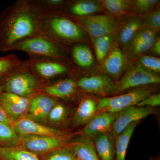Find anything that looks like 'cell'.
<instances>
[{"mask_svg": "<svg viewBox=\"0 0 160 160\" xmlns=\"http://www.w3.org/2000/svg\"><path fill=\"white\" fill-rule=\"evenodd\" d=\"M40 15L33 0H17L4 9L0 14V51H12L23 40L42 35Z\"/></svg>", "mask_w": 160, "mask_h": 160, "instance_id": "obj_1", "label": "cell"}, {"mask_svg": "<svg viewBox=\"0 0 160 160\" xmlns=\"http://www.w3.org/2000/svg\"><path fill=\"white\" fill-rule=\"evenodd\" d=\"M42 34L62 47L84 43L88 36L84 29L70 18L57 13L40 15Z\"/></svg>", "mask_w": 160, "mask_h": 160, "instance_id": "obj_2", "label": "cell"}, {"mask_svg": "<svg viewBox=\"0 0 160 160\" xmlns=\"http://www.w3.org/2000/svg\"><path fill=\"white\" fill-rule=\"evenodd\" d=\"M13 50L27 53L29 58L48 59L65 62L68 59L66 48L42 35L23 40L14 46Z\"/></svg>", "mask_w": 160, "mask_h": 160, "instance_id": "obj_3", "label": "cell"}, {"mask_svg": "<svg viewBox=\"0 0 160 160\" xmlns=\"http://www.w3.org/2000/svg\"><path fill=\"white\" fill-rule=\"evenodd\" d=\"M42 81L23 61L21 66L5 80L2 86L3 91L30 98L38 92Z\"/></svg>", "mask_w": 160, "mask_h": 160, "instance_id": "obj_4", "label": "cell"}, {"mask_svg": "<svg viewBox=\"0 0 160 160\" xmlns=\"http://www.w3.org/2000/svg\"><path fill=\"white\" fill-rule=\"evenodd\" d=\"M70 18L79 25L92 39L106 35L117 34L122 24L118 19L109 13Z\"/></svg>", "mask_w": 160, "mask_h": 160, "instance_id": "obj_5", "label": "cell"}, {"mask_svg": "<svg viewBox=\"0 0 160 160\" xmlns=\"http://www.w3.org/2000/svg\"><path fill=\"white\" fill-rule=\"evenodd\" d=\"M153 92L151 87L143 86L125 94L102 98L98 102L96 114L104 112H119L128 107L136 106L138 103L152 94Z\"/></svg>", "mask_w": 160, "mask_h": 160, "instance_id": "obj_6", "label": "cell"}, {"mask_svg": "<svg viewBox=\"0 0 160 160\" xmlns=\"http://www.w3.org/2000/svg\"><path fill=\"white\" fill-rule=\"evenodd\" d=\"M20 145L22 149L37 155L45 154L49 152L66 146L70 137L38 135H21Z\"/></svg>", "mask_w": 160, "mask_h": 160, "instance_id": "obj_7", "label": "cell"}, {"mask_svg": "<svg viewBox=\"0 0 160 160\" xmlns=\"http://www.w3.org/2000/svg\"><path fill=\"white\" fill-rule=\"evenodd\" d=\"M160 82V78L158 74L150 72L137 64L130 67L117 82V93L130 88L158 84Z\"/></svg>", "mask_w": 160, "mask_h": 160, "instance_id": "obj_8", "label": "cell"}, {"mask_svg": "<svg viewBox=\"0 0 160 160\" xmlns=\"http://www.w3.org/2000/svg\"><path fill=\"white\" fill-rule=\"evenodd\" d=\"M76 82L78 88L92 95L105 98L117 92V82L105 73L84 77Z\"/></svg>", "mask_w": 160, "mask_h": 160, "instance_id": "obj_9", "label": "cell"}, {"mask_svg": "<svg viewBox=\"0 0 160 160\" xmlns=\"http://www.w3.org/2000/svg\"><path fill=\"white\" fill-rule=\"evenodd\" d=\"M154 112V108L149 107L132 106L123 109L119 112L109 133L114 140L132 123L137 122Z\"/></svg>", "mask_w": 160, "mask_h": 160, "instance_id": "obj_10", "label": "cell"}, {"mask_svg": "<svg viewBox=\"0 0 160 160\" xmlns=\"http://www.w3.org/2000/svg\"><path fill=\"white\" fill-rule=\"evenodd\" d=\"M32 71L42 80H51L66 74L69 68L65 62L48 59L29 58L25 61Z\"/></svg>", "mask_w": 160, "mask_h": 160, "instance_id": "obj_11", "label": "cell"}, {"mask_svg": "<svg viewBox=\"0 0 160 160\" xmlns=\"http://www.w3.org/2000/svg\"><path fill=\"white\" fill-rule=\"evenodd\" d=\"M157 32L143 27L132 40L125 55L127 62L134 61L149 52L157 38Z\"/></svg>", "mask_w": 160, "mask_h": 160, "instance_id": "obj_12", "label": "cell"}, {"mask_svg": "<svg viewBox=\"0 0 160 160\" xmlns=\"http://www.w3.org/2000/svg\"><path fill=\"white\" fill-rule=\"evenodd\" d=\"M12 128L18 136L60 137L66 135L64 132L44 126L27 117H22L15 121Z\"/></svg>", "mask_w": 160, "mask_h": 160, "instance_id": "obj_13", "label": "cell"}, {"mask_svg": "<svg viewBox=\"0 0 160 160\" xmlns=\"http://www.w3.org/2000/svg\"><path fill=\"white\" fill-rule=\"evenodd\" d=\"M57 103L56 99L46 95L35 96L30 100L27 117L37 122H46L49 112Z\"/></svg>", "mask_w": 160, "mask_h": 160, "instance_id": "obj_14", "label": "cell"}, {"mask_svg": "<svg viewBox=\"0 0 160 160\" xmlns=\"http://www.w3.org/2000/svg\"><path fill=\"white\" fill-rule=\"evenodd\" d=\"M30 100V98L22 97L6 92H0V105L13 122L22 118L27 111Z\"/></svg>", "mask_w": 160, "mask_h": 160, "instance_id": "obj_15", "label": "cell"}, {"mask_svg": "<svg viewBox=\"0 0 160 160\" xmlns=\"http://www.w3.org/2000/svg\"><path fill=\"white\" fill-rule=\"evenodd\" d=\"M127 61L117 42L112 47L102 67L104 73L112 80L119 79L126 68Z\"/></svg>", "mask_w": 160, "mask_h": 160, "instance_id": "obj_16", "label": "cell"}, {"mask_svg": "<svg viewBox=\"0 0 160 160\" xmlns=\"http://www.w3.org/2000/svg\"><path fill=\"white\" fill-rule=\"evenodd\" d=\"M102 9V1L82 0L66 2L63 7L54 13L68 14L71 18H82L94 14Z\"/></svg>", "mask_w": 160, "mask_h": 160, "instance_id": "obj_17", "label": "cell"}, {"mask_svg": "<svg viewBox=\"0 0 160 160\" xmlns=\"http://www.w3.org/2000/svg\"><path fill=\"white\" fill-rule=\"evenodd\" d=\"M118 113L104 112L96 114L85 125L82 130L83 134L92 139L99 135L109 132Z\"/></svg>", "mask_w": 160, "mask_h": 160, "instance_id": "obj_18", "label": "cell"}, {"mask_svg": "<svg viewBox=\"0 0 160 160\" xmlns=\"http://www.w3.org/2000/svg\"><path fill=\"white\" fill-rule=\"evenodd\" d=\"M143 27L142 18L137 16H130L122 23L117 34V42L124 54L135 35Z\"/></svg>", "mask_w": 160, "mask_h": 160, "instance_id": "obj_19", "label": "cell"}, {"mask_svg": "<svg viewBox=\"0 0 160 160\" xmlns=\"http://www.w3.org/2000/svg\"><path fill=\"white\" fill-rule=\"evenodd\" d=\"M78 88L77 82L71 78H66L43 86V94L54 98L65 99L73 96Z\"/></svg>", "mask_w": 160, "mask_h": 160, "instance_id": "obj_20", "label": "cell"}, {"mask_svg": "<svg viewBox=\"0 0 160 160\" xmlns=\"http://www.w3.org/2000/svg\"><path fill=\"white\" fill-rule=\"evenodd\" d=\"M69 146L78 160H100L92 139L84 135L72 142Z\"/></svg>", "mask_w": 160, "mask_h": 160, "instance_id": "obj_21", "label": "cell"}, {"mask_svg": "<svg viewBox=\"0 0 160 160\" xmlns=\"http://www.w3.org/2000/svg\"><path fill=\"white\" fill-rule=\"evenodd\" d=\"M98 102L94 99L87 98L82 100L73 116V124L75 126L86 125L95 115Z\"/></svg>", "mask_w": 160, "mask_h": 160, "instance_id": "obj_22", "label": "cell"}, {"mask_svg": "<svg viewBox=\"0 0 160 160\" xmlns=\"http://www.w3.org/2000/svg\"><path fill=\"white\" fill-rule=\"evenodd\" d=\"M92 140L100 160H114V139L109 132L97 136Z\"/></svg>", "mask_w": 160, "mask_h": 160, "instance_id": "obj_23", "label": "cell"}, {"mask_svg": "<svg viewBox=\"0 0 160 160\" xmlns=\"http://www.w3.org/2000/svg\"><path fill=\"white\" fill-rule=\"evenodd\" d=\"M72 58L77 66L82 69H88L93 66L94 58L91 49L84 43L73 45L71 49Z\"/></svg>", "mask_w": 160, "mask_h": 160, "instance_id": "obj_24", "label": "cell"}, {"mask_svg": "<svg viewBox=\"0 0 160 160\" xmlns=\"http://www.w3.org/2000/svg\"><path fill=\"white\" fill-rule=\"evenodd\" d=\"M92 40L94 46L97 62L99 66H102L112 47L117 42V34L106 35L92 39Z\"/></svg>", "mask_w": 160, "mask_h": 160, "instance_id": "obj_25", "label": "cell"}, {"mask_svg": "<svg viewBox=\"0 0 160 160\" xmlns=\"http://www.w3.org/2000/svg\"><path fill=\"white\" fill-rule=\"evenodd\" d=\"M137 122L132 123L115 139V160H126L127 148Z\"/></svg>", "mask_w": 160, "mask_h": 160, "instance_id": "obj_26", "label": "cell"}, {"mask_svg": "<svg viewBox=\"0 0 160 160\" xmlns=\"http://www.w3.org/2000/svg\"><path fill=\"white\" fill-rule=\"evenodd\" d=\"M0 159L2 160H40L37 155L22 148L0 146Z\"/></svg>", "mask_w": 160, "mask_h": 160, "instance_id": "obj_27", "label": "cell"}, {"mask_svg": "<svg viewBox=\"0 0 160 160\" xmlns=\"http://www.w3.org/2000/svg\"><path fill=\"white\" fill-rule=\"evenodd\" d=\"M132 1L104 0L102 1L103 8L113 16L123 15L130 12Z\"/></svg>", "mask_w": 160, "mask_h": 160, "instance_id": "obj_28", "label": "cell"}, {"mask_svg": "<svg viewBox=\"0 0 160 160\" xmlns=\"http://www.w3.org/2000/svg\"><path fill=\"white\" fill-rule=\"evenodd\" d=\"M14 54H10L0 57V79L5 80L22 63Z\"/></svg>", "mask_w": 160, "mask_h": 160, "instance_id": "obj_29", "label": "cell"}, {"mask_svg": "<svg viewBox=\"0 0 160 160\" xmlns=\"http://www.w3.org/2000/svg\"><path fill=\"white\" fill-rule=\"evenodd\" d=\"M160 1L158 0H136L132 1L130 7V13L133 15L141 16L158 7Z\"/></svg>", "mask_w": 160, "mask_h": 160, "instance_id": "obj_30", "label": "cell"}, {"mask_svg": "<svg viewBox=\"0 0 160 160\" xmlns=\"http://www.w3.org/2000/svg\"><path fill=\"white\" fill-rule=\"evenodd\" d=\"M19 136L14 131L12 127L0 122V143L8 145L7 146L17 147L20 145Z\"/></svg>", "mask_w": 160, "mask_h": 160, "instance_id": "obj_31", "label": "cell"}, {"mask_svg": "<svg viewBox=\"0 0 160 160\" xmlns=\"http://www.w3.org/2000/svg\"><path fill=\"white\" fill-rule=\"evenodd\" d=\"M77 158L70 146H65L44 154L43 160H75Z\"/></svg>", "mask_w": 160, "mask_h": 160, "instance_id": "obj_32", "label": "cell"}, {"mask_svg": "<svg viewBox=\"0 0 160 160\" xmlns=\"http://www.w3.org/2000/svg\"><path fill=\"white\" fill-rule=\"evenodd\" d=\"M143 21V27L158 32L160 29V10L158 7L154 10L141 16Z\"/></svg>", "mask_w": 160, "mask_h": 160, "instance_id": "obj_33", "label": "cell"}, {"mask_svg": "<svg viewBox=\"0 0 160 160\" xmlns=\"http://www.w3.org/2000/svg\"><path fill=\"white\" fill-rule=\"evenodd\" d=\"M137 59V64L146 70L157 74L160 72V59L158 58L143 55Z\"/></svg>", "mask_w": 160, "mask_h": 160, "instance_id": "obj_34", "label": "cell"}, {"mask_svg": "<svg viewBox=\"0 0 160 160\" xmlns=\"http://www.w3.org/2000/svg\"><path fill=\"white\" fill-rule=\"evenodd\" d=\"M66 109L62 104L57 103L49 112L48 119L53 123H59L66 117Z\"/></svg>", "mask_w": 160, "mask_h": 160, "instance_id": "obj_35", "label": "cell"}, {"mask_svg": "<svg viewBox=\"0 0 160 160\" xmlns=\"http://www.w3.org/2000/svg\"><path fill=\"white\" fill-rule=\"evenodd\" d=\"M160 105V94H152L137 104L138 107H149L153 108Z\"/></svg>", "mask_w": 160, "mask_h": 160, "instance_id": "obj_36", "label": "cell"}, {"mask_svg": "<svg viewBox=\"0 0 160 160\" xmlns=\"http://www.w3.org/2000/svg\"><path fill=\"white\" fill-rule=\"evenodd\" d=\"M0 122L5 123L10 126L13 124L14 122L9 117L6 112L0 105Z\"/></svg>", "mask_w": 160, "mask_h": 160, "instance_id": "obj_37", "label": "cell"}, {"mask_svg": "<svg viewBox=\"0 0 160 160\" xmlns=\"http://www.w3.org/2000/svg\"><path fill=\"white\" fill-rule=\"evenodd\" d=\"M152 54L155 55L160 56V38L157 37L152 44L151 48L149 51Z\"/></svg>", "mask_w": 160, "mask_h": 160, "instance_id": "obj_38", "label": "cell"}, {"mask_svg": "<svg viewBox=\"0 0 160 160\" xmlns=\"http://www.w3.org/2000/svg\"><path fill=\"white\" fill-rule=\"evenodd\" d=\"M2 91H3L2 88V86H0V92H2Z\"/></svg>", "mask_w": 160, "mask_h": 160, "instance_id": "obj_39", "label": "cell"}, {"mask_svg": "<svg viewBox=\"0 0 160 160\" xmlns=\"http://www.w3.org/2000/svg\"><path fill=\"white\" fill-rule=\"evenodd\" d=\"M75 160H78V159L77 158Z\"/></svg>", "mask_w": 160, "mask_h": 160, "instance_id": "obj_40", "label": "cell"}, {"mask_svg": "<svg viewBox=\"0 0 160 160\" xmlns=\"http://www.w3.org/2000/svg\"></svg>", "mask_w": 160, "mask_h": 160, "instance_id": "obj_41", "label": "cell"}]
</instances>
